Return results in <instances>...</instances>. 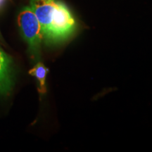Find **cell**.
<instances>
[{
    "label": "cell",
    "instance_id": "cell-1",
    "mask_svg": "<svg viewBox=\"0 0 152 152\" xmlns=\"http://www.w3.org/2000/svg\"><path fill=\"white\" fill-rule=\"evenodd\" d=\"M30 2L41 26L45 42H62L73 35L76 22L65 4L58 0H30Z\"/></svg>",
    "mask_w": 152,
    "mask_h": 152
},
{
    "label": "cell",
    "instance_id": "cell-5",
    "mask_svg": "<svg viewBox=\"0 0 152 152\" xmlns=\"http://www.w3.org/2000/svg\"><path fill=\"white\" fill-rule=\"evenodd\" d=\"M4 1H5V0H0V8H1V6L4 4Z\"/></svg>",
    "mask_w": 152,
    "mask_h": 152
},
{
    "label": "cell",
    "instance_id": "cell-3",
    "mask_svg": "<svg viewBox=\"0 0 152 152\" xmlns=\"http://www.w3.org/2000/svg\"><path fill=\"white\" fill-rule=\"evenodd\" d=\"M13 75L10 56L0 48V95L6 96L12 90Z\"/></svg>",
    "mask_w": 152,
    "mask_h": 152
},
{
    "label": "cell",
    "instance_id": "cell-2",
    "mask_svg": "<svg viewBox=\"0 0 152 152\" xmlns=\"http://www.w3.org/2000/svg\"><path fill=\"white\" fill-rule=\"evenodd\" d=\"M18 24L23 37L29 47L30 54L36 59L39 55L43 35L39 20L30 7H24L19 13Z\"/></svg>",
    "mask_w": 152,
    "mask_h": 152
},
{
    "label": "cell",
    "instance_id": "cell-4",
    "mask_svg": "<svg viewBox=\"0 0 152 152\" xmlns=\"http://www.w3.org/2000/svg\"><path fill=\"white\" fill-rule=\"evenodd\" d=\"M48 73V68L45 67L42 62H38L34 67L29 71L30 75L34 76L37 78L39 87H38V91L40 94H43L46 93V76Z\"/></svg>",
    "mask_w": 152,
    "mask_h": 152
}]
</instances>
